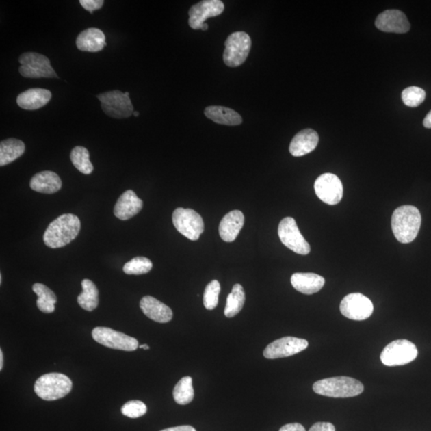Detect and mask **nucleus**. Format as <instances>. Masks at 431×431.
<instances>
[{
  "label": "nucleus",
  "instance_id": "1",
  "mask_svg": "<svg viewBox=\"0 0 431 431\" xmlns=\"http://www.w3.org/2000/svg\"><path fill=\"white\" fill-rule=\"evenodd\" d=\"M81 229L80 220L74 214L67 213L53 220L43 235V241L51 248H62L78 236Z\"/></svg>",
  "mask_w": 431,
  "mask_h": 431
},
{
  "label": "nucleus",
  "instance_id": "2",
  "mask_svg": "<svg viewBox=\"0 0 431 431\" xmlns=\"http://www.w3.org/2000/svg\"><path fill=\"white\" fill-rule=\"evenodd\" d=\"M421 224L419 210L412 205L396 209L391 218V227L395 238L402 244H408L418 236Z\"/></svg>",
  "mask_w": 431,
  "mask_h": 431
},
{
  "label": "nucleus",
  "instance_id": "3",
  "mask_svg": "<svg viewBox=\"0 0 431 431\" xmlns=\"http://www.w3.org/2000/svg\"><path fill=\"white\" fill-rule=\"evenodd\" d=\"M313 391L316 394L326 397H351L361 395L364 387L356 378L337 376L315 382Z\"/></svg>",
  "mask_w": 431,
  "mask_h": 431
},
{
  "label": "nucleus",
  "instance_id": "4",
  "mask_svg": "<svg viewBox=\"0 0 431 431\" xmlns=\"http://www.w3.org/2000/svg\"><path fill=\"white\" fill-rule=\"evenodd\" d=\"M36 395L46 401L62 399L72 389V381L61 373H49L38 378L35 383Z\"/></svg>",
  "mask_w": 431,
  "mask_h": 431
},
{
  "label": "nucleus",
  "instance_id": "5",
  "mask_svg": "<svg viewBox=\"0 0 431 431\" xmlns=\"http://www.w3.org/2000/svg\"><path fill=\"white\" fill-rule=\"evenodd\" d=\"M224 46V64L230 67H237L247 60L252 47L251 38L244 31L234 32L227 38Z\"/></svg>",
  "mask_w": 431,
  "mask_h": 431
},
{
  "label": "nucleus",
  "instance_id": "6",
  "mask_svg": "<svg viewBox=\"0 0 431 431\" xmlns=\"http://www.w3.org/2000/svg\"><path fill=\"white\" fill-rule=\"evenodd\" d=\"M19 73L29 79L59 78L45 55L36 52L23 53L19 57Z\"/></svg>",
  "mask_w": 431,
  "mask_h": 431
},
{
  "label": "nucleus",
  "instance_id": "7",
  "mask_svg": "<svg viewBox=\"0 0 431 431\" xmlns=\"http://www.w3.org/2000/svg\"><path fill=\"white\" fill-rule=\"evenodd\" d=\"M417 356L418 350L413 343L407 339H397L387 345L382 350L380 359L384 365L395 367L414 361Z\"/></svg>",
  "mask_w": 431,
  "mask_h": 431
},
{
  "label": "nucleus",
  "instance_id": "8",
  "mask_svg": "<svg viewBox=\"0 0 431 431\" xmlns=\"http://www.w3.org/2000/svg\"><path fill=\"white\" fill-rule=\"evenodd\" d=\"M104 113L109 117L122 119L133 114V107L129 92L113 90L97 96Z\"/></svg>",
  "mask_w": 431,
  "mask_h": 431
},
{
  "label": "nucleus",
  "instance_id": "9",
  "mask_svg": "<svg viewBox=\"0 0 431 431\" xmlns=\"http://www.w3.org/2000/svg\"><path fill=\"white\" fill-rule=\"evenodd\" d=\"M172 219L177 231L190 241H198L204 232L203 219L194 209L177 208L172 213Z\"/></svg>",
  "mask_w": 431,
  "mask_h": 431
},
{
  "label": "nucleus",
  "instance_id": "10",
  "mask_svg": "<svg viewBox=\"0 0 431 431\" xmlns=\"http://www.w3.org/2000/svg\"><path fill=\"white\" fill-rule=\"evenodd\" d=\"M278 234L281 242L291 251L300 255H308L310 252V244L300 232L294 218L283 219L278 228Z\"/></svg>",
  "mask_w": 431,
  "mask_h": 431
},
{
  "label": "nucleus",
  "instance_id": "11",
  "mask_svg": "<svg viewBox=\"0 0 431 431\" xmlns=\"http://www.w3.org/2000/svg\"><path fill=\"white\" fill-rule=\"evenodd\" d=\"M92 337L96 342L105 347L122 351L133 352L139 347L135 338L109 328H95L92 330Z\"/></svg>",
  "mask_w": 431,
  "mask_h": 431
},
{
  "label": "nucleus",
  "instance_id": "12",
  "mask_svg": "<svg viewBox=\"0 0 431 431\" xmlns=\"http://www.w3.org/2000/svg\"><path fill=\"white\" fill-rule=\"evenodd\" d=\"M345 317L352 320H365L373 313L374 306L370 299L361 293H352L344 297L339 306Z\"/></svg>",
  "mask_w": 431,
  "mask_h": 431
},
{
  "label": "nucleus",
  "instance_id": "13",
  "mask_svg": "<svg viewBox=\"0 0 431 431\" xmlns=\"http://www.w3.org/2000/svg\"><path fill=\"white\" fill-rule=\"evenodd\" d=\"M314 188L316 195L326 204L335 205L342 200L343 187L337 175L324 174L319 176L315 182Z\"/></svg>",
  "mask_w": 431,
  "mask_h": 431
},
{
  "label": "nucleus",
  "instance_id": "14",
  "mask_svg": "<svg viewBox=\"0 0 431 431\" xmlns=\"http://www.w3.org/2000/svg\"><path fill=\"white\" fill-rule=\"evenodd\" d=\"M309 347L306 339L287 337L275 340L267 345L263 351V356L267 359L289 357L303 352Z\"/></svg>",
  "mask_w": 431,
  "mask_h": 431
},
{
  "label": "nucleus",
  "instance_id": "15",
  "mask_svg": "<svg viewBox=\"0 0 431 431\" xmlns=\"http://www.w3.org/2000/svg\"><path fill=\"white\" fill-rule=\"evenodd\" d=\"M224 5L220 0H203L192 6L189 11V25L194 30H201L206 19L222 14Z\"/></svg>",
  "mask_w": 431,
  "mask_h": 431
},
{
  "label": "nucleus",
  "instance_id": "16",
  "mask_svg": "<svg viewBox=\"0 0 431 431\" xmlns=\"http://www.w3.org/2000/svg\"><path fill=\"white\" fill-rule=\"evenodd\" d=\"M376 26L382 31L404 34L409 31L410 25L406 14L399 10H387L378 16Z\"/></svg>",
  "mask_w": 431,
  "mask_h": 431
},
{
  "label": "nucleus",
  "instance_id": "17",
  "mask_svg": "<svg viewBox=\"0 0 431 431\" xmlns=\"http://www.w3.org/2000/svg\"><path fill=\"white\" fill-rule=\"evenodd\" d=\"M143 207V201L131 190L125 192L114 206L115 217L127 220L137 215Z\"/></svg>",
  "mask_w": 431,
  "mask_h": 431
},
{
  "label": "nucleus",
  "instance_id": "18",
  "mask_svg": "<svg viewBox=\"0 0 431 431\" xmlns=\"http://www.w3.org/2000/svg\"><path fill=\"white\" fill-rule=\"evenodd\" d=\"M319 143V135L314 129H305L292 138L289 146L291 155L302 157L313 152Z\"/></svg>",
  "mask_w": 431,
  "mask_h": 431
},
{
  "label": "nucleus",
  "instance_id": "19",
  "mask_svg": "<svg viewBox=\"0 0 431 431\" xmlns=\"http://www.w3.org/2000/svg\"><path fill=\"white\" fill-rule=\"evenodd\" d=\"M140 309L148 318L157 323H168L172 318L170 308L151 296L143 297L140 301Z\"/></svg>",
  "mask_w": 431,
  "mask_h": 431
},
{
  "label": "nucleus",
  "instance_id": "20",
  "mask_svg": "<svg viewBox=\"0 0 431 431\" xmlns=\"http://www.w3.org/2000/svg\"><path fill=\"white\" fill-rule=\"evenodd\" d=\"M244 224L241 211L233 210L224 216L219 225V234L225 242H233L237 239Z\"/></svg>",
  "mask_w": 431,
  "mask_h": 431
},
{
  "label": "nucleus",
  "instance_id": "21",
  "mask_svg": "<svg viewBox=\"0 0 431 431\" xmlns=\"http://www.w3.org/2000/svg\"><path fill=\"white\" fill-rule=\"evenodd\" d=\"M291 285L301 293L313 295L323 289L325 280L315 273L297 272L291 277Z\"/></svg>",
  "mask_w": 431,
  "mask_h": 431
},
{
  "label": "nucleus",
  "instance_id": "22",
  "mask_svg": "<svg viewBox=\"0 0 431 431\" xmlns=\"http://www.w3.org/2000/svg\"><path fill=\"white\" fill-rule=\"evenodd\" d=\"M50 90L42 88L29 89L18 94L17 104L19 107L35 110L44 107L51 99Z\"/></svg>",
  "mask_w": 431,
  "mask_h": 431
},
{
  "label": "nucleus",
  "instance_id": "23",
  "mask_svg": "<svg viewBox=\"0 0 431 431\" xmlns=\"http://www.w3.org/2000/svg\"><path fill=\"white\" fill-rule=\"evenodd\" d=\"M78 49L88 52H99L107 46L104 33L98 28H88L81 31L76 40Z\"/></svg>",
  "mask_w": 431,
  "mask_h": 431
},
{
  "label": "nucleus",
  "instance_id": "24",
  "mask_svg": "<svg viewBox=\"0 0 431 431\" xmlns=\"http://www.w3.org/2000/svg\"><path fill=\"white\" fill-rule=\"evenodd\" d=\"M30 187L38 193L51 194L61 190L62 181L56 172L42 171L32 177Z\"/></svg>",
  "mask_w": 431,
  "mask_h": 431
},
{
  "label": "nucleus",
  "instance_id": "25",
  "mask_svg": "<svg viewBox=\"0 0 431 431\" xmlns=\"http://www.w3.org/2000/svg\"><path fill=\"white\" fill-rule=\"evenodd\" d=\"M205 115L213 122L226 126H238L242 123V118L237 112L220 105H210L206 107Z\"/></svg>",
  "mask_w": 431,
  "mask_h": 431
},
{
  "label": "nucleus",
  "instance_id": "26",
  "mask_svg": "<svg viewBox=\"0 0 431 431\" xmlns=\"http://www.w3.org/2000/svg\"><path fill=\"white\" fill-rule=\"evenodd\" d=\"M25 151V145L16 138H8L0 143V166L10 164L21 157Z\"/></svg>",
  "mask_w": 431,
  "mask_h": 431
},
{
  "label": "nucleus",
  "instance_id": "27",
  "mask_svg": "<svg viewBox=\"0 0 431 431\" xmlns=\"http://www.w3.org/2000/svg\"><path fill=\"white\" fill-rule=\"evenodd\" d=\"M33 291L38 296L36 301L38 309L42 313H52L55 310L57 297L55 292L44 285L36 283L33 285Z\"/></svg>",
  "mask_w": 431,
  "mask_h": 431
},
{
  "label": "nucleus",
  "instance_id": "28",
  "mask_svg": "<svg viewBox=\"0 0 431 431\" xmlns=\"http://www.w3.org/2000/svg\"><path fill=\"white\" fill-rule=\"evenodd\" d=\"M83 292L78 297V303L81 309L92 311L99 303V290L92 281L85 279L81 281Z\"/></svg>",
  "mask_w": 431,
  "mask_h": 431
},
{
  "label": "nucleus",
  "instance_id": "29",
  "mask_svg": "<svg viewBox=\"0 0 431 431\" xmlns=\"http://www.w3.org/2000/svg\"><path fill=\"white\" fill-rule=\"evenodd\" d=\"M244 303H246V292L243 287L239 284L235 285L232 291L228 296L224 315L227 318L234 317L242 310Z\"/></svg>",
  "mask_w": 431,
  "mask_h": 431
},
{
  "label": "nucleus",
  "instance_id": "30",
  "mask_svg": "<svg viewBox=\"0 0 431 431\" xmlns=\"http://www.w3.org/2000/svg\"><path fill=\"white\" fill-rule=\"evenodd\" d=\"M174 399L177 404L186 405L190 404L194 397L193 380L190 376H185L177 383L172 392Z\"/></svg>",
  "mask_w": 431,
  "mask_h": 431
},
{
  "label": "nucleus",
  "instance_id": "31",
  "mask_svg": "<svg viewBox=\"0 0 431 431\" xmlns=\"http://www.w3.org/2000/svg\"><path fill=\"white\" fill-rule=\"evenodd\" d=\"M72 164L83 174H90L94 170L92 163L90 161V153L83 146H76L70 153Z\"/></svg>",
  "mask_w": 431,
  "mask_h": 431
},
{
  "label": "nucleus",
  "instance_id": "32",
  "mask_svg": "<svg viewBox=\"0 0 431 431\" xmlns=\"http://www.w3.org/2000/svg\"><path fill=\"white\" fill-rule=\"evenodd\" d=\"M153 263L146 257H137L125 263L123 272L127 275L146 274L152 270Z\"/></svg>",
  "mask_w": 431,
  "mask_h": 431
},
{
  "label": "nucleus",
  "instance_id": "33",
  "mask_svg": "<svg viewBox=\"0 0 431 431\" xmlns=\"http://www.w3.org/2000/svg\"><path fill=\"white\" fill-rule=\"evenodd\" d=\"M426 98V92L423 89L418 86H410L406 88L402 93V99L407 107H417L423 103Z\"/></svg>",
  "mask_w": 431,
  "mask_h": 431
},
{
  "label": "nucleus",
  "instance_id": "34",
  "mask_svg": "<svg viewBox=\"0 0 431 431\" xmlns=\"http://www.w3.org/2000/svg\"><path fill=\"white\" fill-rule=\"evenodd\" d=\"M220 292V285L218 280L211 281L206 286L203 296V303L206 309L213 310L217 308Z\"/></svg>",
  "mask_w": 431,
  "mask_h": 431
},
{
  "label": "nucleus",
  "instance_id": "35",
  "mask_svg": "<svg viewBox=\"0 0 431 431\" xmlns=\"http://www.w3.org/2000/svg\"><path fill=\"white\" fill-rule=\"evenodd\" d=\"M123 415L131 419H137L146 413L147 407L143 402L139 400L129 401L121 409Z\"/></svg>",
  "mask_w": 431,
  "mask_h": 431
},
{
  "label": "nucleus",
  "instance_id": "36",
  "mask_svg": "<svg viewBox=\"0 0 431 431\" xmlns=\"http://www.w3.org/2000/svg\"><path fill=\"white\" fill-rule=\"evenodd\" d=\"M79 3L86 11L93 14L94 11L103 7L104 1L103 0H80Z\"/></svg>",
  "mask_w": 431,
  "mask_h": 431
},
{
  "label": "nucleus",
  "instance_id": "37",
  "mask_svg": "<svg viewBox=\"0 0 431 431\" xmlns=\"http://www.w3.org/2000/svg\"><path fill=\"white\" fill-rule=\"evenodd\" d=\"M309 431H335V428L332 423L319 421L311 426Z\"/></svg>",
  "mask_w": 431,
  "mask_h": 431
},
{
  "label": "nucleus",
  "instance_id": "38",
  "mask_svg": "<svg viewBox=\"0 0 431 431\" xmlns=\"http://www.w3.org/2000/svg\"><path fill=\"white\" fill-rule=\"evenodd\" d=\"M280 431H306V430L303 425L295 423L283 426Z\"/></svg>",
  "mask_w": 431,
  "mask_h": 431
},
{
  "label": "nucleus",
  "instance_id": "39",
  "mask_svg": "<svg viewBox=\"0 0 431 431\" xmlns=\"http://www.w3.org/2000/svg\"><path fill=\"white\" fill-rule=\"evenodd\" d=\"M161 431H196L193 426H179L175 428H167Z\"/></svg>",
  "mask_w": 431,
  "mask_h": 431
},
{
  "label": "nucleus",
  "instance_id": "40",
  "mask_svg": "<svg viewBox=\"0 0 431 431\" xmlns=\"http://www.w3.org/2000/svg\"><path fill=\"white\" fill-rule=\"evenodd\" d=\"M423 126L426 128H428V129L431 128V110L428 114V115H426V118L423 120Z\"/></svg>",
  "mask_w": 431,
  "mask_h": 431
},
{
  "label": "nucleus",
  "instance_id": "41",
  "mask_svg": "<svg viewBox=\"0 0 431 431\" xmlns=\"http://www.w3.org/2000/svg\"><path fill=\"white\" fill-rule=\"evenodd\" d=\"M3 353L2 349H0V371L3 370Z\"/></svg>",
  "mask_w": 431,
  "mask_h": 431
},
{
  "label": "nucleus",
  "instance_id": "42",
  "mask_svg": "<svg viewBox=\"0 0 431 431\" xmlns=\"http://www.w3.org/2000/svg\"><path fill=\"white\" fill-rule=\"evenodd\" d=\"M139 348H144L145 350H148L150 349V347L148 346L147 344H143V345H139Z\"/></svg>",
  "mask_w": 431,
  "mask_h": 431
},
{
  "label": "nucleus",
  "instance_id": "43",
  "mask_svg": "<svg viewBox=\"0 0 431 431\" xmlns=\"http://www.w3.org/2000/svg\"><path fill=\"white\" fill-rule=\"evenodd\" d=\"M209 28V25L207 23H205L204 25L203 26V27H201V30L203 31H206L208 30Z\"/></svg>",
  "mask_w": 431,
  "mask_h": 431
},
{
  "label": "nucleus",
  "instance_id": "44",
  "mask_svg": "<svg viewBox=\"0 0 431 431\" xmlns=\"http://www.w3.org/2000/svg\"><path fill=\"white\" fill-rule=\"evenodd\" d=\"M133 115H134V116H135V117H138V116H139V113L138 112H133Z\"/></svg>",
  "mask_w": 431,
  "mask_h": 431
},
{
  "label": "nucleus",
  "instance_id": "45",
  "mask_svg": "<svg viewBox=\"0 0 431 431\" xmlns=\"http://www.w3.org/2000/svg\"><path fill=\"white\" fill-rule=\"evenodd\" d=\"M2 274H0V284H2Z\"/></svg>",
  "mask_w": 431,
  "mask_h": 431
}]
</instances>
